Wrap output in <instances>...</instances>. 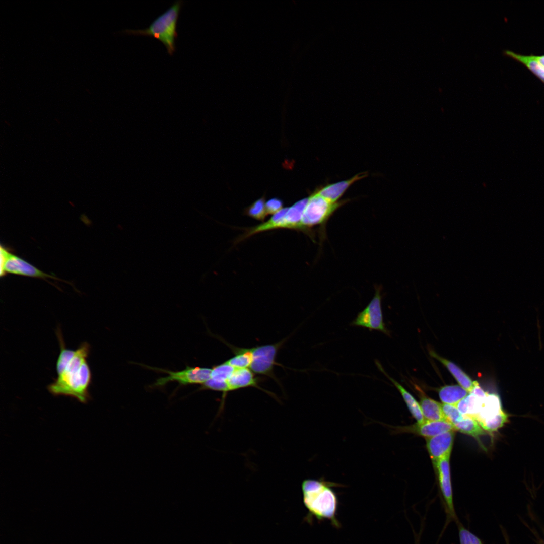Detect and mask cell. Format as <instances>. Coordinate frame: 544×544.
Here are the masks:
<instances>
[{"mask_svg": "<svg viewBox=\"0 0 544 544\" xmlns=\"http://www.w3.org/2000/svg\"><path fill=\"white\" fill-rule=\"evenodd\" d=\"M149 369L158 370L168 374L160 377L151 385L152 387H162L171 381H176L180 385L203 384L211 376L212 368L187 366L181 371H172L161 368L147 366Z\"/></svg>", "mask_w": 544, "mask_h": 544, "instance_id": "cell-6", "label": "cell"}, {"mask_svg": "<svg viewBox=\"0 0 544 544\" xmlns=\"http://www.w3.org/2000/svg\"><path fill=\"white\" fill-rule=\"evenodd\" d=\"M485 397H481L469 393L456 407L461 414L474 418L479 413Z\"/></svg>", "mask_w": 544, "mask_h": 544, "instance_id": "cell-23", "label": "cell"}, {"mask_svg": "<svg viewBox=\"0 0 544 544\" xmlns=\"http://www.w3.org/2000/svg\"><path fill=\"white\" fill-rule=\"evenodd\" d=\"M457 524L460 544H483L477 536L465 528L459 522Z\"/></svg>", "mask_w": 544, "mask_h": 544, "instance_id": "cell-26", "label": "cell"}, {"mask_svg": "<svg viewBox=\"0 0 544 544\" xmlns=\"http://www.w3.org/2000/svg\"><path fill=\"white\" fill-rule=\"evenodd\" d=\"M420 405L426 420L432 421L447 420L443 411L442 404L437 401L423 396L421 399Z\"/></svg>", "mask_w": 544, "mask_h": 544, "instance_id": "cell-20", "label": "cell"}, {"mask_svg": "<svg viewBox=\"0 0 544 544\" xmlns=\"http://www.w3.org/2000/svg\"><path fill=\"white\" fill-rule=\"evenodd\" d=\"M57 335L60 348L56 364L57 376L48 386V390L54 396H70L86 403L91 398L89 389L92 372L87 361L90 345L85 342L72 350L66 347L59 330Z\"/></svg>", "mask_w": 544, "mask_h": 544, "instance_id": "cell-1", "label": "cell"}, {"mask_svg": "<svg viewBox=\"0 0 544 544\" xmlns=\"http://www.w3.org/2000/svg\"><path fill=\"white\" fill-rule=\"evenodd\" d=\"M416 544H418V543L417 542H416Z\"/></svg>", "mask_w": 544, "mask_h": 544, "instance_id": "cell-28", "label": "cell"}, {"mask_svg": "<svg viewBox=\"0 0 544 544\" xmlns=\"http://www.w3.org/2000/svg\"><path fill=\"white\" fill-rule=\"evenodd\" d=\"M399 429L401 431H411L426 439L448 431H455L453 425L448 420L439 421L425 420L421 424L416 423L411 427L399 428Z\"/></svg>", "mask_w": 544, "mask_h": 544, "instance_id": "cell-13", "label": "cell"}, {"mask_svg": "<svg viewBox=\"0 0 544 544\" xmlns=\"http://www.w3.org/2000/svg\"><path fill=\"white\" fill-rule=\"evenodd\" d=\"M346 201L345 200L333 202L314 192L309 197L303 212L302 219L303 232L311 237V229L313 227L320 226L323 230L331 215Z\"/></svg>", "mask_w": 544, "mask_h": 544, "instance_id": "cell-4", "label": "cell"}, {"mask_svg": "<svg viewBox=\"0 0 544 544\" xmlns=\"http://www.w3.org/2000/svg\"><path fill=\"white\" fill-rule=\"evenodd\" d=\"M380 290L376 289L372 299L367 306L358 313L351 322V326L367 328L370 330H375L390 335L383 321L381 307Z\"/></svg>", "mask_w": 544, "mask_h": 544, "instance_id": "cell-8", "label": "cell"}, {"mask_svg": "<svg viewBox=\"0 0 544 544\" xmlns=\"http://www.w3.org/2000/svg\"><path fill=\"white\" fill-rule=\"evenodd\" d=\"M265 207L267 215H274L282 209L283 202L278 198H273L265 202Z\"/></svg>", "mask_w": 544, "mask_h": 544, "instance_id": "cell-27", "label": "cell"}, {"mask_svg": "<svg viewBox=\"0 0 544 544\" xmlns=\"http://www.w3.org/2000/svg\"><path fill=\"white\" fill-rule=\"evenodd\" d=\"M285 339L274 344H265L249 348L252 362L249 368L255 373L269 376L277 380L274 373L278 352Z\"/></svg>", "mask_w": 544, "mask_h": 544, "instance_id": "cell-7", "label": "cell"}, {"mask_svg": "<svg viewBox=\"0 0 544 544\" xmlns=\"http://www.w3.org/2000/svg\"><path fill=\"white\" fill-rule=\"evenodd\" d=\"M508 417L502 409L499 396L487 392L480 410L473 419L485 431L492 432L497 431L507 423Z\"/></svg>", "mask_w": 544, "mask_h": 544, "instance_id": "cell-5", "label": "cell"}, {"mask_svg": "<svg viewBox=\"0 0 544 544\" xmlns=\"http://www.w3.org/2000/svg\"><path fill=\"white\" fill-rule=\"evenodd\" d=\"M335 483L324 480L306 479L302 483L304 503L318 519L334 520L337 498L332 487Z\"/></svg>", "mask_w": 544, "mask_h": 544, "instance_id": "cell-2", "label": "cell"}, {"mask_svg": "<svg viewBox=\"0 0 544 544\" xmlns=\"http://www.w3.org/2000/svg\"><path fill=\"white\" fill-rule=\"evenodd\" d=\"M234 370V368L225 361L213 367L210 378L219 381H227Z\"/></svg>", "mask_w": 544, "mask_h": 544, "instance_id": "cell-25", "label": "cell"}, {"mask_svg": "<svg viewBox=\"0 0 544 544\" xmlns=\"http://www.w3.org/2000/svg\"><path fill=\"white\" fill-rule=\"evenodd\" d=\"M7 273L24 276L41 278L53 279L62 281L53 276L46 274L22 258L11 253L5 247L1 246V276Z\"/></svg>", "mask_w": 544, "mask_h": 544, "instance_id": "cell-9", "label": "cell"}, {"mask_svg": "<svg viewBox=\"0 0 544 544\" xmlns=\"http://www.w3.org/2000/svg\"><path fill=\"white\" fill-rule=\"evenodd\" d=\"M431 356L442 363L452 374L460 386L469 393L471 392L474 386V381H472L469 376L461 370L457 365L449 360L439 356L433 351H430Z\"/></svg>", "mask_w": 544, "mask_h": 544, "instance_id": "cell-19", "label": "cell"}, {"mask_svg": "<svg viewBox=\"0 0 544 544\" xmlns=\"http://www.w3.org/2000/svg\"><path fill=\"white\" fill-rule=\"evenodd\" d=\"M244 213L256 220L263 222L268 215L264 198L261 197L253 202L246 209Z\"/></svg>", "mask_w": 544, "mask_h": 544, "instance_id": "cell-24", "label": "cell"}, {"mask_svg": "<svg viewBox=\"0 0 544 544\" xmlns=\"http://www.w3.org/2000/svg\"><path fill=\"white\" fill-rule=\"evenodd\" d=\"M308 198L302 199L291 207L282 217L280 222V229H288L303 232L302 219L303 212Z\"/></svg>", "mask_w": 544, "mask_h": 544, "instance_id": "cell-15", "label": "cell"}, {"mask_svg": "<svg viewBox=\"0 0 544 544\" xmlns=\"http://www.w3.org/2000/svg\"><path fill=\"white\" fill-rule=\"evenodd\" d=\"M454 439V431L426 439L427 449L434 465L440 460L450 457Z\"/></svg>", "mask_w": 544, "mask_h": 544, "instance_id": "cell-12", "label": "cell"}, {"mask_svg": "<svg viewBox=\"0 0 544 544\" xmlns=\"http://www.w3.org/2000/svg\"><path fill=\"white\" fill-rule=\"evenodd\" d=\"M439 396L443 403L456 406L469 393L460 385H446L439 390Z\"/></svg>", "mask_w": 544, "mask_h": 544, "instance_id": "cell-21", "label": "cell"}, {"mask_svg": "<svg viewBox=\"0 0 544 544\" xmlns=\"http://www.w3.org/2000/svg\"><path fill=\"white\" fill-rule=\"evenodd\" d=\"M366 176V173L358 174L349 179L327 185L317 189L315 193L331 202H337L351 185Z\"/></svg>", "mask_w": 544, "mask_h": 544, "instance_id": "cell-16", "label": "cell"}, {"mask_svg": "<svg viewBox=\"0 0 544 544\" xmlns=\"http://www.w3.org/2000/svg\"><path fill=\"white\" fill-rule=\"evenodd\" d=\"M227 382L229 391L251 387L258 388L271 395L270 392L265 391L258 385L259 379L248 368L235 369Z\"/></svg>", "mask_w": 544, "mask_h": 544, "instance_id": "cell-14", "label": "cell"}, {"mask_svg": "<svg viewBox=\"0 0 544 544\" xmlns=\"http://www.w3.org/2000/svg\"><path fill=\"white\" fill-rule=\"evenodd\" d=\"M233 351L235 355L226 362L235 369L249 368L252 358L249 348L234 346L221 339Z\"/></svg>", "mask_w": 544, "mask_h": 544, "instance_id": "cell-22", "label": "cell"}, {"mask_svg": "<svg viewBox=\"0 0 544 544\" xmlns=\"http://www.w3.org/2000/svg\"><path fill=\"white\" fill-rule=\"evenodd\" d=\"M504 53L524 65L544 83V55H525L509 50H505Z\"/></svg>", "mask_w": 544, "mask_h": 544, "instance_id": "cell-17", "label": "cell"}, {"mask_svg": "<svg viewBox=\"0 0 544 544\" xmlns=\"http://www.w3.org/2000/svg\"><path fill=\"white\" fill-rule=\"evenodd\" d=\"M450 457L440 460L435 465L439 477L440 489L444 500L445 511L448 520H453L457 523L459 521L454 509L452 490Z\"/></svg>", "mask_w": 544, "mask_h": 544, "instance_id": "cell-11", "label": "cell"}, {"mask_svg": "<svg viewBox=\"0 0 544 544\" xmlns=\"http://www.w3.org/2000/svg\"><path fill=\"white\" fill-rule=\"evenodd\" d=\"M376 364L378 369L381 371L392 383L400 393L404 401H405L410 413L417 420L418 424L423 423L426 420L424 418L420 404L415 398L397 381L390 377L384 370L382 365L379 362L376 361Z\"/></svg>", "mask_w": 544, "mask_h": 544, "instance_id": "cell-18", "label": "cell"}, {"mask_svg": "<svg viewBox=\"0 0 544 544\" xmlns=\"http://www.w3.org/2000/svg\"><path fill=\"white\" fill-rule=\"evenodd\" d=\"M183 2L182 1H176L147 28L126 29L123 32L128 34L153 37L161 42L168 53L172 55L175 51V41L178 36L177 24Z\"/></svg>", "mask_w": 544, "mask_h": 544, "instance_id": "cell-3", "label": "cell"}, {"mask_svg": "<svg viewBox=\"0 0 544 544\" xmlns=\"http://www.w3.org/2000/svg\"><path fill=\"white\" fill-rule=\"evenodd\" d=\"M443 411L448 421L453 425L455 431L471 436L477 440L486 431L473 418L461 414L457 407L449 404H442Z\"/></svg>", "mask_w": 544, "mask_h": 544, "instance_id": "cell-10", "label": "cell"}]
</instances>
